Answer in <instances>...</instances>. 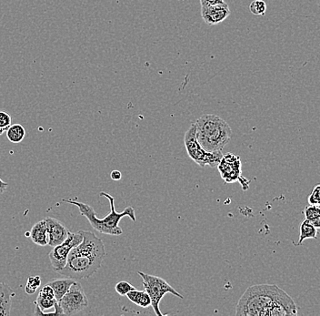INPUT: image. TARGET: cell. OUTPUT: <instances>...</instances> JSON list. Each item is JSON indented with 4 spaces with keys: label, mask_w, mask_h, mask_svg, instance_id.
I'll use <instances>...</instances> for the list:
<instances>
[{
    "label": "cell",
    "mask_w": 320,
    "mask_h": 316,
    "mask_svg": "<svg viewBox=\"0 0 320 316\" xmlns=\"http://www.w3.org/2000/svg\"><path fill=\"white\" fill-rule=\"evenodd\" d=\"M230 9L228 3H222L209 7H201V17L204 22L209 26L222 23L230 15Z\"/></svg>",
    "instance_id": "10"
},
{
    "label": "cell",
    "mask_w": 320,
    "mask_h": 316,
    "mask_svg": "<svg viewBox=\"0 0 320 316\" xmlns=\"http://www.w3.org/2000/svg\"><path fill=\"white\" fill-rule=\"evenodd\" d=\"M101 197H105L110 203V211L108 215L104 217L103 219L97 218L96 215V211L90 205L84 202H78L75 200L68 199V200H62V202H67L69 204H73L78 207L79 212L81 215L87 218L89 223L91 224L93 229L96 230V232L102 234L106 235H113V236H119L123 234V231L121 227L119 226L120 220L124 217L128 216L133 221H136V214L135 210L131 206H128L122 212H118L115 209V199L113 196H111L109 193L101 192L99 193Z\"/></svg>",
    "instance_id": "3"
},
{
    "label": "cell",
    "mask_w": 320,
    "mask_h": 316,
    "mask_svg": "<svg viewBox=\"0 0 320 316\" xmlns=\"http://www.w3.org/2000/svg\"><path fill=\"white\" fill-rule=\"evenodd\" d=\"M64 311V315H74L84 311L88 306V300L82 285L77 281L74 283L64 296L59 301Z\"/></svg>",
    "instance_id": "8"
},
{
    "label": "cell",
    "mask_w": 320,
    "mask_h": 316,
    "mask_svg": "<svg viewBox=\"0 0 320 316\" xmlns=\"http://www.w3.org/2000/svg\"><path fill=\"white\" fill-rule=\"evenodd\" d=\"M126 296L128 298L130 302L137 304V306L147 308L151 305L150 297L146 291H140V290L135 289L130 291Z\"/></svg>",
    "instance_id": "15"
},
{
    "label": "cell",
    "mask_w": 320,
    "mask_h": 316,
    "mask_svg": "<svg viewBox=\"0 0 320 316\" xmlns=\"http://www.w3.org/2000/svg\"><path fill=\"white\" fill-rule=\"evenodd\" d=\"M317 238V230L313 225L311 224L310 221L305 219L304 221H302L300 225V234H299V240L298 243L296 244L297 246L301 245L303 242L306 239H316Z\"/></svg>",
    "instance_id": "16"
},
{
    "label": "cell",
    "mask_w": 320,
    "mask_h": 316,
    "mask_svg": "<svg viewBox=\"0 0 320 316\" xmlns=\"http://www.w3.org/2000/svg\"><path fill=\"white\" fill-rule=\"evenodd\" d=\"M76 282V280L71 279L66 277L64 279H53L49 281L47 284L50 285L54 290L55 293V298L59 302L61 300V298L64 296L66 293L69 291L70 286Z\"/></svg>",
    "instance_id": "14"
},
{
    "label": "cell",
    "mask_w": 320,
    "mask_h": 316,
    "mask_svg": "<svg viewBox=\"0 0 320 316\" xmlns=\"http://www.w3.org/2000/svg\"><path fill=\"white\" fill-rule=\"evenodd\" d=\"M179 1H182V0H179Z\"/></svg>",
    "instance_id": "31"
},
{
    "label": "cell",
    "mask_w": 320,
    "mask_h": 316,
    "mask_svg": "<svg viewBox=\"0 0 320 316\" xmlns=\"http://www.w3.org/2000/svg\"><path fill=\"white\" fill-rule=\"evenodd\" d=\"M241 160L239 156L232 153H228L223 155L220 161L218 169L220 171L221 178L224 179L226 184H234L239 182L244 191L249 188L250 180L244 178L241 173Z\"/></svg>",
    "instance_id": "7"
},
{
    "label": "cell",
    "mask_w": 320,
    "mask_h": 316,
    "mask_svg": "<svg viewBox=\"0 0 320 316\" xmlns=\"http://www.w3.org/2000/svg\"><path fill=\"white\" fill-rule=\"evenodd\" d=\"M137 275L143 280L144 288L150 297L151 306L156 315H166L160 311L159 304L162 298L164 297L167 293L172 294L180 299H184L183 295H181L169 283H167L165 280L160 278L158 276L147 275L143 272H137Z\"/></svg>",
    "instance_id": "6"
},
{
    "label": "cell",
    "mask_w": 320,
    "mask_h": 316,
    "mask_svg": "<svg viewBox=\"0 0 320 316\" xmlns=\"http://www.w3.org/2000/svg\"><path fill=\"white\" fill-rule=\"evenodd\" d=\"M82 240L83 235L81 234V231H79L78 233L69 232L68 238L66 239L64 242L60 245L53 247L54 249L48 254V258H49L53 270L59 273L64 268L67 264L69 252L74 247H76L81 243Z\"/></svg>",
    "instance_id": "9"
},
{
    "label": "cell",
    "mask_w": 320,
    "mask_h": 316,
    "mask_svg": "<svg viewBox=\"0 0 320 316\" xmlns=\"http://www.w3.org/2000/svg\"><path fill=\"white\" fill-rule=\"evenodd\" d=\"M6 131H7L6 128H0V136H1L3 133L6 132Z\"/></svg>",
    "instance_id": "30"
},
{
    "label": "cell",
    "mask_w": 320,
    "mask_h": 316,
    "mask_svg": "<svg viewBox=\"0 0 320 316\" xmlns=\"http://www.w3.org/2000/svg\"><path fill=\"white\" fill-rule=\"evenodd\" d=\"M110 177H111V179H113V180H119V179H121L122 175H121V172H120L119 170H114L111 171Z\"/></svg>",
    "instance_id": "27"
},
{
    "label": "cell",
    "mask_w": 320,
    "mask_h": 316,
    "mask_svg": "<svg viewBox=\"0 0 320 316\" xmlns=\"http://www.w3.org/2000/svg\"><path fill=\"white\" fill-rule=\"evenodd\" d=\"M308 204L320 207V184H316L307 199Z\"/></svg>",
    "instance_id": "23"
},
{
    "label": "cell",
    "mask_w": 320,
    "mask_h": 316,
    "mask_svg": "<svg viewBox=\"0 0 320 316\" xmlns=\"http://www.w3.org/2000/svg\"><path fill=\"white\" fill-rule=\"evenodd\" d=\"M12 122V118L8 112L0 110V128H6L8 130V128H10V125Z\"/></svg>",
    "instance_id": "24"
},
{
    "label": "cell",
    "mask_w": 320,
    "mask_h": 316,
    "mask_svg": "<svg viewBox=\"0 0 320 316\" xmlns=\"http://www.w3.org/2000/svg\"><path fill=\"white\" fill-rule=\"evenodd\" d=\"M46 221V229L48 234V244L51 247H55L60 245L68 238L69 230L60 222V220H56L54 218L47 217L44 219Z\"/></svg>",
    "instance_id": "11"
},
{
    "label": "cell",
    "mask_w": 320,
    "mask_h": 316,
    "mask_svg": "<svg viewBox=\"0 0 320 316\" xmlns=\"http://www.w3.org/2000/svg\"><path fill=\"white\" fill-rule=\"evenodd\" d=\"M15 292L9 284L0 283V316H10L12 297H14Z\"/></svg>",
    "instance_id": "12"
},
{
    "label": "cell",
    "mask_w": 320,
    "mask_h": 316,
    "mask_svg": "<svg viewBox=\"0 0 320 316\" xmlns=\"http://www.w3.org/2000/svg\"><path fill=\"white\" fill-rule=\"evenodd\" d=\"M236 315H297L292 298L275 284H257L247 288L236 306Z\"/></svg>",
    "instance_id": "1"
},
{
    "label": "cell",
    "mask_w": 320,
    "mask_h": 316,
    "mask_svg": "<svg viewBox=\"0 0 320 316\" xmlns=\"http://www.w3.org/2000/svg\"><path fill=\"white\" fill-rule=\"evenodd\" d=\"M184 143L189 158L202 168L206 165L212 168L218 167L223 157L222 151L208 152L203 149L197 141L195 123H193L185 133Z\"/></svg>",
    "instance_id": "5"
},
{
    "label": "cell",
    "mask_w": 320,
    "mask_h": 316,
    "mask_svg": "<svg viewBox=\"0 0 320 316\" xmlns=\"http://www.w3.org/2000/svg\"><path fill=\"white\" fill-rule=\"evenodd\" d=\"M38 295L42 296V297L47 298V299H56L54 290L51 287L50 285H48L47 284L44 287H42L40 292L38 293Z\"/></svg>",
    "instance_id": "25"
},
{
    "label": "cell",
    "mask_w": 320,
    "mask_h": 316,
    "mask_svg": "<svg viewBox=\"0 0 320 316\" xmlns=\"http://www.w3.org/2000/svg\"><path fill=\"white\" fill-rule=\"evenodd\" d=\"M7 138L12 143H20L26 136V130L22 125L13 124L10 125V128L6 131Z\"/></svg>",
    "instance_id": "17"
},
{
    "label": "cell",
    "mask_w": 320,
    "mask_h": 316,
    "mask_svg": "<svg viewBox=\"0 0 320 316\" xmlns=\"http://www.w3.org/2000/svg\"><path fill=\"white\" fill-rule=\"evenodd\" d=\"M29 237L33 243L39 246H46L48 244V234L45 220H40L33 226L29 233Z\"/></svg>",
    "instance_id": "13"
},
{
    "label": "cell",
    "mask_w": 320,
    "mask_h": 316,
    "mask_svg": "<svg viewBox=\"0 0 320 316\" xmlns=\"http://www.w3.org/2000/svg\"><path fill=\"white\" fill-rule=\"evenodd\" d=\"M9 187V184L0 179V194H3Z\"/></svg>",
    "instance_id": "29"
},
{
    "label": "cell",
    "mask_w": 320,
    "mask_h": 316,
    "mask_svg": "<svg viewBox=\"0 0 320 316\" xmlns=\"http://www.w3.org/2000/svg\"><path fill=\"white\" fill-rule=\"evenodd\" d=\"M41 285V278L40 276H30L28 279L27 284L25 286V292L29 294V295H32L34 293L37 292L38 287H40Z\"/></svg>",
    "instance_id": "18"
},
{
    "label": "cell",
    "mask_w": 320,
    "mask_h": 316,
    "mask_svg": "<svg viewBox=\"0 0 320 316\" xmlns=\"http://www.w3.org/2000/svg\"><path fill=\"white\" fill-rule=\"evenodd\" d=\"M83 240L70 252L59 274L74 280L87 279L100 269L105 257L103 241L91 232L81 231Z\"/></svg>",
    "instance_id": "2"
},
{
    "label": "cell",
    "mask_w": 320,
    "mask_h": 316,
    "mask_svg": "<svg viewBox=\"0 0 320 316\" xmlns=\"http://www.w3.org/2000/svg\"><path fill=\"white\" fill-rule=\"evenodd\" d=\"M195 125L197 141L208 152L222 151L232 137L229 123L217 115H202Z\"/></svg>",
    "instance_id": "4"
},
{
    "label": "cell",
    "mask_w": 320,
    "mask_h": 316,
    "mask_svg": "<svg viewBox=\"0 0 320 316\" xmlns=\"http://www.w3.org/2000/svg\"><path fill=\"white\" fill-rule=\"evenodd\" d=\"M58 302L56 299H47V298L42 297V296H37V301L34 302L36 303L37 306L39 307L40 311H44L46 310H50L55 308V304Z\"/></svg>",
    "instance_id": "20"
},
{
    "label": "cell",
    "mask_w": 320,
    "mask_h": 316,
    "mask_svg": "<svg viewBox=\"0 0 320 316\" xmlns=\"http://www.w3.org/2000/svg\"><path fill=\"white\" fill-rule=\"evenodd\" d=\"M304 215L306 220H312L317 216H320V207L309 204L304 210Z\"/></svg>",
    "instance_id": "22"
},
{
    "label": "cell",
    "mask_w": 320,
    "mask_h": 316,
    "mask_svg": "<svg viewBox=\"0 0 320 316\" xmlns=\"http://www.w3.org/2000/svg\"><path fill=\"white\" fill-rule=\"evenodd\" d=\"M311 222V224L313 225L316 229H320V216L315 217L312 220H308Z\"/></svg>",
    "instance_id": "28"
},
{
    "label": "cell",
    "mask_w": 320,
    "mask_h": 316,
    "mask_svg": "<svg viewBox=\"0 0 320 316\" xmlns=\"http://www.w3.org/2000/svg\"><path fill=\"white\" fill-rule=\"evenodd\" d=\"M115 289H116V292L119 293V295H121V296H126V295L130 292V291L135 290L136 288H135L133 285L129 284L128 282H126V281H121V282H119V283L116 284Z\"/></svg>",
    "instance_id": "21"
},
{
    "label": "cell",
    "mask_w": 320,
    "mask_h": 316,
    "mask_svg": "<svg viewBox=\"0 0 320 316\" xmlns=\"http://www.w3.org/2000/svg\"><path fill=\"white\" fill-rule=\"evenodd\" d=\"M222 3H225V0H200L201 7H209Z\"/></svg>",
    "instance_id": "26"
},
{
    "label": "cell",
    "mask_w": 320,
    "mask_h": 316,
    "mask_svg": "<svg viewBox=\"0 0 320 316\" xmlns=\"http://www.w3.org/2000/svg\"><path fill=\"white\" fill-rule=\"evenodd\" d=\"M249 10L255 16H264L266 11V4L263 0H254L249 5Z\"/></svg>",
    "instance_id": "19"
}]
</instances>
